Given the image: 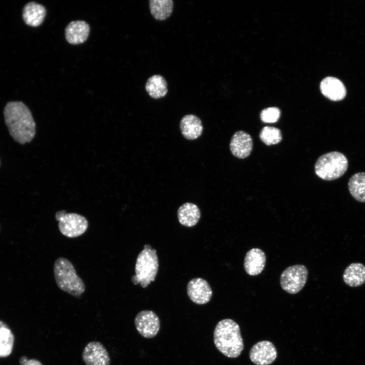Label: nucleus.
<instances>
[{"label":"nucleus","mask_w":365,"mask_h":365,"mask_svg":"<svg viewBox=\"0 0 365 365\" xmlns=\"http://www.w3.org/2000/svg\"><path fill=\"white\" fill-rule=\"evenodd\" d=\"M6 124L11 135L21 144L30 142L35 134V124L31 112L21 101H10L4 108Z\"/></svg>","instance_id":"1"},{"label":"nucleus","mask_w":365,"mask_h":365,"mask_svg":"<svg viewBox=\"0 0 365 365\" xmlns=\"http://www.w3.org/2000/svg\"><path fill=\"white\" fill-rule=\"evenodd\" d=\"M216 348L229 358L239 356L244 348L240 327L234 320L224 319L216 324L213 333Z\"/></svg>","instance_id":"2"},{"label":"nucleus","mask_w":365,"mask_h":365,"mask_svg":"<svg viewBox=\"0 0 365 365\" xmlns=\"http://www.w3.org/2000/svg\"><path fill=\"white\" fill-rule=\"evenodd\" d=\"M53 270L55 281L61 290L76 297L85 291V284L69 260L63 257L57 258Z\"/></svg>","instance_id":"3"},{"label":"nucleus","mask_w":365,"mask_h":365,"mask_svg":"<svg viewBox=\"0 0 365 365\" xmlns=\"http://www.w3.org/2000/svg\"><path fill=\"white\" fill-rule=\"evenodd\" d=\"M159 267L156 250L145 244L137 256L135 266V274L131 277L134 284H140L142 287L148 286L155 280Z\"/></svg>","instance_id":"4"},{"label":"nucleus","mask_w":365,"mask_h":365,"mask_svg":"<svg viewBox=\"0 0 365 365\" xmlns=\"http://www.w3.org/2000/svg\"><path fill=\"white\" fill-rule=\"evenodd\" d=\"M348 161L342 153L333 151L319 157L315 164L316 174L325 180H333L342 176L347 170Z\"/></svg>","instance_id":"5"},{"label":"nucleus","mask_w":365,"mask_h":365,"mask_svg":"<svg viewBox=\"0 0 365 365\" xmlns=\"http://www.w3.org/2000/svg\"><path fill=\"white\" fill-rule=\"evenodd\" d=\"M55 218L58 221L60 232L69 238L84 234L88 227V222L84 216L76 213H67L64 210L57 211Z\"/></svg>","instance_id":"6"},{"label":"nucleus","mask_w":365,"mask_h":365,"mask_svg":"<svg viewBox=\"0 0 365 365\" xmlns=\"http://www.w3.org/2000/svg\"><path fill=\"white\" fill-rule=\"evenodd\" d=\"M308 271L303 265L297 264L287 267L281 274L280 284L288 294L298 293L305 285Z\"/></svg>","instance_id":"7"},{"label":"nucleus","mask_w":365,"mask_h":365,"mask_svg":"<svg viewBox=\"0 0 365 365\" xmlns=\"http://www.w3.org/2000/svg\"><path fill=\"white\" fill-rule=\"evenodd\" d=\"M134 324L138 332L146 338L154 337L158 334L160 327L158 316L151 310L139 312L135 316Z\"/></svg>","instance_id":"8"},{"label":"nucleus","mask_w":365,"mask_h":365,"mask_svg":"<svg viewBox=\"0 0 365 365\" xmlns=\"http://www.w3.org/2000/svg\"><path fill=\"white\" fill-rule=\"evenodd\" d=\"M82 359L86 365H110L111 358L104 345L98 341L88 343L83 351Z\"/></svg>","instance_id":"9"},{"label":"nucleus","mask_w":365,"mask_h":365,"mask_svg":"<svg viewBox=\"0 0 365 365\" xmlns=\"http://www.w3.org/2000/svg\"><path fill=\"white\" fill-rule=\"evenodd\" d=\"M277 355L275 347L269 341L257 343L249 351L250 359L257 365H269L275 361Z\"/></svg>","instance_id":"10"},{"label":"nucleus","mask_w":365,"mask_h":365,"mask_svg":"<svg viewBox=\"0 0 365 365\" xmlns=\"http://www.w3.org/2000/svg\"><path fill=\"white\" fill-rule=\"evenodd\" d=\"M187 291L190 299L199 305L208 303L212 295L209 284L201 278H195L190 280L187 284Z\"/></svg>","instance_id":"11"},{"label":"nucleus","mask_w":365,"mask_h":365,"mask_svg":"<svg viewBox=\"0 0 365 365\" xmlns=\"http://www.w3.org/2000/svg\"><path fill=\"white\" fill-rule=\"evenodd\" d=\"M230 151L235 157L244 159L250 154L252 149V140L250 135L240 130L232 136L230 143Z\"/></svg>","instance_id":"12"},{"label":"nucleus","mask_w":365,"mask_h":365,"mask_svg":"<svg viewBox=\"0 0 365 365\" xmlns=\"http://www.w3.org/2000/svg\"><path fill=\"white\" fill-rule=\"evenodd\" d=\"M266 262L265 252L258 248H253L246 253L244 259V269L250 276L260 274L264 270Z\"/></svg>","instance_id":"13"},{"label":"nucleus","mask_w":365,"mask_h":365,"mask_svg":"<svg viewBox=\"0 0 365 365\" xmlns=\"http://www.w3.org/2000/svg\"><path fill=\"white\" fill-rule=\"evenodd\" d=\"M320 88L322 94L333 101L342 100L346 96V90L343 83L338 79L327 77L321 82Z\"/></svg>","instance_id":"14"},{"label":"nucleus","mask_w":365,"mask_h":365,"mask_svg":"<svg viewBox=\"0 0 365 365\" xmlns=\"http://www.w3.org/2000/svg\"><path fill=\"white\" fill-rule=\"evenodd\" d=\"M89 32L90 27L87 22L81 20L73 21L65 28V38L69 44H80L86 41Z\"/></svg>","instance_id":"15"},{"label":"nucleus","mask_w":365,"mask_h":365,"mask_svg":"<svg viewBox=\"0 0 365 365\" xmlns=\"http://www.w3.org/2000/svg\"><path fill=\"white\" fill-rule=\"evenodd\" d=\"M179 127L182 136L188 140L198 138L202 133L203 129L200 118L193 114L184 116L180 120Z\"/></svg>","instance_id":"16"},{"label":"nucleus","mask_w":365,"mask_h":365,"mask_svg":"<svg viewBox=\"0 0 365 365\" xmlns=\"http://www.w3.org/2000/svg\"><path fill=\"white\" fill-rule=\"evenodd\" d=\"M46 14V11L43 6L32 2L28 3L24 6L22 17L27 25L36 27L43 23Z\"/></svg>","instance_id":"17"},{"label":"nucleus","mask_w":365,"mask_h":365,"mask_svg":"<svg viewBox=\"0 0 365 365\" xmlns=\"http://www.w3.org/2000/svg\"><path fill=\"white\" fill-rule=\"evenodd\" d=\"M344 282L351 287H358L365 282V266L360 263H353L345 269Z\"/></svg>","instance_id":"18"},{"label":"nucleus","mask_w":365,"mask_h":365,"mask_svg":"<svg viewBox=\"0 0 365 365\" xmlns=\"http://www.w3.org/2000/svg\"><path fill=\"white\" fill-rule=\"evenodd\" d=\"M200 216V209L196 204L192 203H185L177 210L178 221L186 227H192L196 225Z\"/></svg>","instance_id":"19"},{"label":"nucleus","mask_w":365,"mask_h":365,"mask_svg":"<svg viewBox=\"0 0 365 365\" xmlns=\"http://www.w3.org/2000/svg\"><path fill=\"white\" fill-rule=\"evenodd\" d=\"M145 87L148 94L154 99L165 96L168 92L167 82L164 77L159 75L150 77Z\"/></svg>","instance_id":"20"},{"label":"nucleus","mask_w":365,"mask_h":365,"mask_svg":"<svg viewBox=\"0 0 365 365\" xmlns=\"http://www.w3.org/2000/svg\"><path fill=\"white\" fill-rule=\"evenodd\" d=\"M150 12L153 17L158 20H164L172 14L173 2L172 0H150Z\"/></svg>","instance_id":"21"},{"label":"nucleus","mask_w":365,"mask_h":365,"mask_svg":"<svg viewBox=\"0 0 365 365\" xmlns=\"http://www.w3.org/2000/svg\"><path fill=\"white\" fill-rule=\"evenodd\" d=\"M348 189L351 196L357 201L365 202V172L353 174L348 181Z\"/></svg>","instance_id":"22"},{"label":"nucleus","mask_w":365,"mask_h":365,"mask_svg":"<svg viewBox=\"0 0 365 365\" xmlns=\"http://www.w3.org/2000/svg\"><path fill=\"white\" fill-rule=\"evenodd\" d=\"M14 336L9 327L0 330V357H7L12 352Z\"/></svg>","instance_id":"23"},{"label":"nucleus","mask_w":365,"mask_h":365,"mask_svg":"<svg viewBox=\"0 0 365 365\" xmlns=\"http://www.w3.org/2000/svg\"><path fill=\"white\" fill-rule=\"evenodd\" d=\"M260 138L265 144L270 145L279 143L282 140V135L278 128L265 126L260 132Z\"/></svg>","instance_id":"24"},{"label":"nucleus","mask_w":365,"mask_h":365,"mask_svg":"<svg viewBox=\"0 0 365 365\" xmlns=\"http://www.w3.org/2000/svg\"><path fill=\"white\" fill-rule=\"evenodd\" d=\"M280 116V110L276 107L264 109L260 114L261 120L264 123H273L277 122Z\"/></svg>","instance_id":"25"},{"label":"nucleus","mask_w":365,"mask_h":365,"mask_svg":"<svg viewBox=\"0 0 365 365\" xmlns=\"http://www.w3.org/2000/svg\"><path fill=\"white\" fill-rule=\"evenodd\" d=\"M21 365H43L38 360L35 359H27Z\"/></svg>","instance_id":"26"},{"label":"nucleus","mask_w":365,"mask_h":365,"mask_svg":"<svg viewBox=\"0 0 365 365\" xmlns=\"http://www.w3.org/2000/svg\"><path fill=\"white\" fill-rule=\"evenodd\" d=\"M4 327H9L8 325L2 320H0V330Z\"/></svg>","instance_id":"27"}]
</instances>
